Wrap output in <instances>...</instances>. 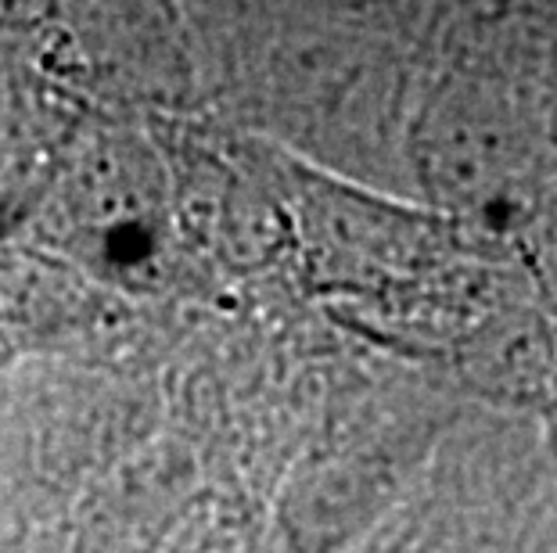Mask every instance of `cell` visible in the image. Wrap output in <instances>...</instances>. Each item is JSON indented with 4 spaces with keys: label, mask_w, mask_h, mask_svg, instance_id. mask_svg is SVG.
Here are the masks:
<instances>
[{
    "label": "cell",
    "mask_w": 557,
    "mask_h": 553,
    "mask_svg": "<svg viewBox=\"0 0 557 553\" xmlns=\"http://www.w3.org/2000/svg\"><path fill=\"white\" fill-rule=\"evenodd\" d=\"M403 159L432 202L493 216L521 209L547 159L540 93L490 73H454L407 123Z\"/></svg>",
    "instance_id": "obj_1"
},
{
    "label": "cell",
    "mask_w": 557,
    "mask_h": 553,
    "mask_svg": "<svg viewBox=\"0 0 557 553\" xmlns=\"http://www.w3.org/2000/svg\"><path fill=\"white\" fill-rule=\"evenodd\" d=\"M465 374L482 395L521 410H557V316L543 305L496 310L465 341Z\"/></svg>",
    "instance_id": "obj_2"
},
{
    "label": "cell",
    "mask_w": 557,
    "mask_h": 553,
    "mask_svg": "<svg viewBox=\"0 0 557 553\" xmlns=\"http://www.w3.org/2000/svg\"><path fill=\"white\" fill-rule=\"evenodd\" d=\"M529 269H532V280H536V288H540L543 310H547L550 316H557V216L547 219L536 234H532Z\"/></svg>",
    "instance_id": "obj_3"
},
{
    "label": "cell",
    "mask_w": 557,
    "mask_h": 553,
    "mask_svg": "<svg viewBox=\"0 0 557 553\" xmlns=\"http://www.w3.org/2000/svg\"><path fill=\"white\" fill-rule=\"evenodd\" d=\"M540 115H543V140H547V159L557 166V68H550L547 84L540 90Z\"/></svg>",
    "instance_id": "obj_4"
},
{
    "label": "cell",
    "mask_w": 557,
    "mask_h": 553,
    "mask_svg": "<svg viewBox=\"0 0 557 553\" xmlns=\"http://www.w3.org/2000/svg\"><path fill=\"white\" fill-rule=\"evenodd\" d=\"M547 428H550V453L557 461V410H550V414H547Z\"/></svg>",
    "instance_id": "obj_5"
}]
</instances>
